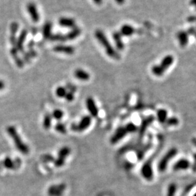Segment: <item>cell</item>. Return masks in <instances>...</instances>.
<instances>
[{"label": "cell", "mask_w": 196, "mask_h": 196, "mask_svg": "<svg viewBox=\"0 0 196 196\" xmlns=\"http://www.w3.org/2000/svg\"><path fill=\"white\" fill-rule=\"evenodd\" d=\"M67 89H66V87H58L56 90H55V94L58 97H64L66 93H67Z\"/></svg>", "instance_id": "cell-30"}, {"label": "cell", "mask_w": 196, "mask_h": 196, "mask_svg": "<svg viewBox=\"0 0 196 196\" xmlns=\"http://www.w3.org/2000/svg\"><path fill=\"white\" fill-rule=\"evenodd\" d=\"M63 116H64L63 112L59 109L55 110L52 114V116L53 117V118H54L55 119L58 120H61L63 117Z\"/></svg>", "instance_id": "cell-32"}, {"label": "cell", "mask_w": 196, "mask_h": 196, "mask_svg": "<svg viewBox=\"0 0 196 196\" xmlns=\"http://www.w3.org/2000/svg\"><path fill=\"white\" fill-rule=\"evenodd\" d=\"M91 122L92 119L90 116H85L78 124H72L71 126V130L76 132L84 131L90 126Z\"/></svg>", "instance_id": "cell-5"}, {"label": "cell", "mask_w": 196, "mask_h": 196, "mask_svg": "<svg viewBox=\"0 0 196 196\" xmlns=\"http://www.w3.org/2000/svg\"><path fill=\"white\" fill-rule=\"evenodd\" d=\"M66 186L64 184L54 185L48 189V194L51 196H61Z\"/></svg>", "instance_id": "cell-15"}, {"label": "cell", "mask_w": 196, "mask_h": 196, "mask_svg": "<svg viewBox=\"0 0 196 196\" xmlns=\"http://www.w3.org/2000/svg\"><path fill=\"white\" fill-rule=\"evenodd\" d=\"M189 34L187 32L181 31L178 33L177 38L179 42V44L181 47H184L187 45L189 43Z\"/></svg>", "instance_id": "cell-20"}, {"label": "cell", "mask_w": 196, "mask_h": 196, "mask_svg": "<svg viewBox=\"0 0 196 196\" xmlns=\"http://www.w3.org/2000/svg\"><path fill=\"white\" fill-rule=\"evenodd\" d=\"M190 162L186 159H182L176 162L173 167L174 171H183L189 168Z\"/></svg>", "instance_id": "cell-13"}, {"label": "cell", "mask_w": 196, "mask_h": 196, "mask_svg": "<svg viewBox=\"0 0 196 196\" xmlns=\"http://www.w3.org/2000/svg\"><path fill=\"white\" fill-rule=\"evenodd\" d=\"M20 160L19 159H18V160H17L16 161H14L12 159H10V157H6L4 160L3 162V165L7 169H16L17 168V165H21V162H19L17 163V162Z\"/></svg>", "instance_id": "cell-23"}, {"label": "cell", "mask_w": 196, "mask_h": 196, "mask_svg": "<svg viewBox=\"0 0 196 196\" xmlns=\"http://www.w3.org/2000/svg\"><path fill=\"white\" fill-rule=\"evenodd\" d=\"M192 4L194 5L195 6H196V0H192Z\"/></svg>", "instance_id": "cell-45"}, {"label": "cell", "mask_w": 196, "mask_h": 196, "mask_svg": "<svg viewBox=\"0 0 196 196\" xmlns=\"http://www.w3.org/2000/svg\"><path fill=\"white\" fill-rule=\"evenodd\" d=\"M66 89L69 90V91L68 92H71L73 93H75L76 91V87L72 84H68Z\"/></svg>", "instance_id": "cell-39"}, {"label": "cell", "mask_w": 196, "mask_h": 196, "mask_svg": "<svg viewBox=\"0 0 196 196\" xmlns=\"http://www.w3.org/2000/svg\"><path fill=\"white\" fill-rule=\"evenodd\" d=\"M52 115L51 114H46L44 117L43 125V127L46 130L50 129L52 124Z\"/></svg>", "instance_id": "cell-27"}, {"label": "cell", "mask_w": 196, "mask_h": 196, "mask_svg": "<svg viewBox=\"0 0 196 196\" xmlns=\"http://www.w3.org/2000/svg\"><path fill=\"white\" fill-rule=\"evenodd\" d=\"M81 33H82V30L79 27H77V26L75 27L74 28L71 29L66 35H64L66 41L75 40V39H76V38H78L80 35Z\"/></svg>", "instance_id": "cell-16"}, {"label": "cell", "mask_w": 196, "mask_h": 196, "mask_svg": "<svg viewBox=\"0 0 196 196\" xmlns=\"http://www.w3.org/2000/svg\"><path fill=\"white\" fill-rule=\"evenodd\" d=\"M59 24L65 28L73 29L76 27V21L74 18L70 17H63L59 19Z\"/></svg>", "instance_id": "cell-12"}, {"label": "cell", "mask_w": 196, "mask_h": 196, "mask_svg": "<svg viewBox=\"0 0 196 196\" xmlns=\"http://www.w3.org/2000/svg\"><path fill=\"white\" fill-rule=\"evenodd\" d=\"M151 71L152 74L155 76H161L165 73V71L162 69L159 64H155L151 68Z\"/></svg>", "instance_id": "cell-26"}, {"label": "cell", "mask_w": 196, "mask_h": 196, "mask_svg": "<svg viewBox=\"0 0 196 196\" xmlns=\"http://www.w3.org/2000/svg\"><path fill=\"white\" fill-rule=\"evenodd\" d=\"M53 51L57 53L64 54L66 55H73L75 52L74 47L67 45L59 44L54 47Z\"/></svg>", "instance_id": "cell-8"}, {"label": "cell", "mask_w": 196, "mask_h": 196, "mask_svg": "<svg viewBox=\"0 0 196 196\" xmlns=\"http://www.w3.org/2000/svg\"><path fill=\"white\" fill-rule=\"evenodd\" d=\"M27 10L28 14L31 17V20L33 22L37 23L40 21V14H39L37 6L35 3L30 2L27 5Z\"/></svg>", "instance_id": "cell-7"}, {"label": "cell", "mask_w": 196, "mask_h": 196, "mask_svg": "<svg viewBox=\"0 0 196 196\" xmlns=\"http://www.w3.org/2000/svg\"><path fill=\"white\" fill-rule=\"evenodd\" d=\"M114 1L116 2V4H118L119 5H122L124 4L125 0H114Z\"/></svg>", "instance_id": "cell-41"}, {"label": "cell", "mask_w": 196, "mask_h": 196, "mask_svg": "<svg viewBox=\"0 0 196 196\" xmlns=\"http://www.w3.org/2000/svg\"><path fill=\"white\" fill-rule=\"evenodd\" d=\"M188 21L190 22H196V16H192V17H190L188 18Z\"/></svg>", "instance_id": "cell-43"}, {"label": "cell", "mask_w": 196, "mask_h": 196, "mask_svg": "<svg viewBox=\"0 0 196 196\" xmlns=\"http://www.w3.org/2000/svg\"><path fill=\"white\" fill-rule=\"evenodd\" d=\"M125 127L127 133H128V134L135 133L137 131V129H138V127H137V126L134 124L131 123V122L125 125Z\"/></svg>", "instance_id": "cell-33"}, {"label": "cell", "mask_w": 196, "mask_h": 196, "mask_svg": "<svg viewBox=\"0 0 196 196\" xmlns=\"http://www.w3.org/2000/svg\"><path fill=\"white\" fill-rule=\"evenodd\" d=\"M112 36H113V40L115 42L116 48L118 49L119 51H123L125 46H124V43L122 35H120V33L119 32L115 31L113 33Z\"/></svg>", "instance_id": "cell-17"}, {"label": "cell", "mask_w": 196, "mask_h": 196, "mask_svg": "<svg viewBox=\"0 0 196 196\" xmlns=\"http://www.w3.org/2000/svg\"><path fill=\"white\" fill-rule=\"evenodd\" d=\"M177 152L178 150L176 148H172L166 152L158 164V169L160 172H164L165 171L168 163L177 154Z\"/></svg>", "instance_id": "cell-3"}, {"label": "cell", "mask_w": 196, "mask_h": 196, "mask_svg": "<svg viewBox=\"0 0 196 196\" xmlns=\"http://www.w3.org/2000/svg\"><path fill=\"white\" fill-rule=\"evenodd\" d=\"M120 35L124 36H131L135 33V29L129 24H124L120 29Z\"/></svg>", "instance_id": "cell-19"}, {"label": "cell", "mask_w": 196, "mask_h": 196, "mask_svg": "<svg viewBox=\"0 0 196 196\" xmlns=\"http://www.w3.org/2000/svg\"><path fill=\"white\" fill-rule=\"evenodd\" d=\"M157 118L158 121L161 124L165 122L168 119L167 110L165 109H159L157 112Z\"/></svg>", "instance_id": "cell-24"}, {"label": "cell", "mask_w": 196, "mask_h": 196, "mask_svg": "<svg viewBox=\"0 0 196 196\" xmlns=\"http://www.w3.org/2000/svg\"><path fill=\"white\" fill-rule=\"evenodd\" d=\"M141 173L143 177L147 181H151L153 178V172L152 163L149 161H146L141 168Z\"/></svg>", "instance_id": "cell-6"}, {"label": "cell", "mask_w": 196, "mask_h": 196, "mask_svg": "<svg viewBox=\"0 0 196 196\" xmlns=\"http://www.w3.org/2000/svg\"><path fill=\"white\" fill-rule=\"evenodd\" d=\"M71 152V149L68 146H64L58 153L57 159L54 161V164L57 168H60L64 164L66 159Z\"/></svg>", "instance_id": "cell-4"}, {"label": "cell", "mask_w": 196, "mask_h": 196, "mask_svg": "<svg viewBox=\"0 0 196 196\" xmlns=\"http://www.w3.org/2000/svg\"><path fill=\"white\" fill-rule=\"evenodd\" d=\"M194 157V158H195V161H196V154H195Z\"/></svg>", "instance_id": "cell-46"}, {"label": "cell", "mask_w": 196, "mask_h": 196, "mask_svg": "<svg viewBox=\"0 0 196 196\" xmlns=\"http://www.w3.org/2000/svg\"><path fill=\"white\" fill-rule=\"evenodd\" d=\"M10 55L13 57L17 66L18 67H22L24 66V61L18 55V50L16 47H12L10 49Z\"/></svg>", "instance_id": "cell-21"}, {"label": "cell", "mask_w": 196, "mask_h": 196, "mask_svg": "<svg viewBox=\"0 0 196 196\" xmlns=\"http://www.w3.org/2000/svg\"><path fill=\"white\" fill-rule=\"evenodd\" d=\"M5 83L2 80H0V91L3 89L4 88H5Z\"/></svg>", "instance_id": "cell-44"}, {"label": "cell", "mask_w": 196, "mask_h": 196, "mask_svg": "<svg viewBox=\"0 0 196 196\" xmlns=\"http://www.w3.org/2000/svg\"><path fill=\"white\" fill-rule=\"evenodd\" d=\"M194 196H196V193L194 194Z\"/></svg>", "instance_id": "cell-47"}, {"label": "cell", "mask_w": 196, "mask_h": 196, "mask_svg": "<svg viewBox=\"0 0 196 196\" xmlns=\"http://www.w3.org/2000/svg\"><path fill=\"white\" fill-rule=\"evenodd\" d=\"M42 159L43 161H44L45 162H51V161L54 160L53 157L50 155H43L42 157Z\"/></svg>", "instance_id": "cell-37"}, {"label": "cell", "mask_w": 196, "mask_h": 196, "mask_svg": "<svg viewBox=\"0 0 196 196\" xmlns=\"http://www.w3.org/2000/svg\"><path fill=\"white\" fill-rule=\"evenodd\" d=\"M127 134H128V133H127L125 126L119 127V128L116 130L114 134L111 138V140H110L111 143L115 144L116 143H118L122 138H124V137L127 135Z\"/></svg>", "instance_id": "cell-9"}, {"label": "cell", "mask_w": 196, "mask_h": 196, "mask_svg": "<svg viewBox=\"0 0 196 196\" xmlns=\"http://www.w3.org/2000/svg\"><path fill=\"white\" fill-rule=\"evenodd\" d=\"M6 131L8 135L12 138L14 143L17 150L24 155H27L29 152V149L28 146L24 143L21 138L20 135L17 133L15 127L12 125H10L7 127Z\"/></svg>", "instance_id": "cell-2"}, {"label": "cell", "mask_w": 196, "mask_h": 196, "mask_svg": "<svg viewBox=\"0 0 196 196\" xmlns=\"http://www.w3.org/2000/svg\"><path fill=\"white\" fill-rule=\"evenodd\" d=\"M174 60V57L172 55H167L163 57L160 63V64L159 65L164 71H165L173 64Z\"/></svg>", "instance_id": "cell-14"}, {"label": "cell", "mask_w": 196, "mask_h": 196, "mask_svg": "<svg viewBox=\"0 0 196 196\" xmlns=\"http://www.w3.org/2000/svg\"><path fill=\"white\" fill-rule=\"evenodd\" d=\"M74 76L81 81H87L90 78V74L82 69H76L74 71Z\"/></svg>", "instance_id": "cell-18"}, {"label": "cell", "mask_w": 196, "mask_h": 196, "mask_svg": "<svg viewBox=\"0 0 196 196\" xmlns=\"http://www.w3.org/2000/svg\"><path fill=\"white\" fill-rule=\"evenodd\" d=\"M188 34L194 36L196 37V29L195 28H190L188 31Z\"/></svg>", "instance_id": "cell-40"}, {"label": "cell", "mask_w": 196, "mask_h": 196, "mask_svg": "<svg viewBox=\"0 0 196 196\" xmlns=\"http://www.w3.org/2000/svg\"><path fill=\"white\" fill-rule=\"evenodd\" d=\"M195 185H196V180H195L194 182H193V183H192L191 184H190L189 185H188L187 187L185 188V190H184V194H187L189 192H190V190H191L194 187H195Z\"/></svg>", "instance_id": "cell-38"}, {"label": "cell", "mask_w": 196, "mask_h": 196, "mask_svg": "<svg viewBox=\"0 0 196 196\" xmlns=\"http://www.w3.org/2000/svg\"><path fill=\"white\" fill-rule=\"evenodd\" d=\"M103 0H93V2L96 5H101L103 3Z\"/></svg>", "instance_id": "cell-42"}, {"label": "cell", "mask_w": 196, "mask_h": 196, "mask_svg": "<svg viewBox=\"0 0 196 196\" xmlns=\"http://www.w3.org/2000/svg\"><path fill=\"white\" fill-rule=\"evenodd\" d=\"M153 120H154V118H153L152 116H149L143 121L142 124L141 125V128H140L141 134H143L145 133V131L146 130L147 127H148L153 122Z\"/></svg>", "instance_id": "cell-25"}, {"label": "cell", "mask_w": 196, "mask_h": 196, "mask_svg": "<svg viewBox=\"0 0 196 196\" xmlns=\"http://www.w3.org/2000/svg\"><path fill=\"white\" fill-rule=\"evenodd\" d=\"M52 24L50 21L46 22L42 29V35L45 39H50L52 36Z\"/></svg>", "instance_id": "cell-22"}, {"label": "cell", "mask_w": 196, "mask_h": 196, "mask_svg": "<svg viewBox=\"0 0 196 196\" xmlns=\"http://www.w3.org/2000/svg\"><path fill=\"white\" fill-rule=\"evenodd\" d=\"M50 40L54 42H64L66 41L65 36L64 35L60 34V33H57V34H52V36L50 38Z\"/></svg>", "instance_id": "cell-29"}, {"label": "cell", "mask_w": 196, "mask_h": 196, "mask_svg": "<svg viewBox=\"0 0 196 196\" xmlns=\"http://www.w3.org/2000/svg\"><path fill=\"white\" fill-rule=\"evenodd\" d=\"M86 106L87 108L91 115L94 117H96L98 115V108L96 106V104L92 97H88L86 100Z\"/></svg>", "instance_id": "cell-10"}, {"label": "cell", "mask_w": 196, "mask_h": 196, "mask_svg": "<svg viewBox=\"0 0 196 196\" xmlns=\"http://www.w3.org/2000/svg\"><path fill=\"white\" fill-rule=\"evenodd\" d=\"M74 97H75L74 93L71 92H67V93L64 97L66 100L67 101H69V102L73 101L74 100Z\"/></svg>", "instance_id": "cell-36"}, {"label": "cell", "mask_w": 196, "mask_h": 196, "mask_svg": "<svg viewBox=\"0 0 196 196\" xmlns=\"http://www.w3.org/2000/svg\"><path fill=\"white\" fill-rule=\"evenodd\" d=\"M19 26L17 22H13L10 24V36H16Z\"/></svg>", "instance_id": "cell-34"}, {"label": "cell", "mask_w": 196, "mask_h": 196, "mask_svg": "<svg viewBox=\"0 0 196 196\" xmlns=\"http://www.w3.org/2000/svg\"><path fill=\"white\" fill-rule=\"evenodd\" d=\"M177 190V185L174 183H171L169 185L167 189V194L166 196H174Z\"/></svg>", "instance_id": "cell-28"}, {"label": "cell", "mask_w": 196, "mask_h": 196, "mask_svg": "<svg viewBox=\"0 0 196 196\" xmlns=\"http://www.w3.org/2000/svg\"><path fill=\"white\" fill-rule=\"evenodd\" d=\"M94 36L96 38V40L99 42V43L101 44L102 47H103L104 51L108 55L115 60L120 59V55L112 45L109 40L108 39L106 35L101 29H96L94 33Z\"/></svg>", "instance_id": "cell-1"}, {"label": "cell", "mask_w": 196, "mask_h": 196, "mask_svg": "<svg viewBox=\"0 0 196 196\" xmlns=\"http://www.w3.org/2000/svg\"><path fill=\"white\" fill-rule=\"evenodd\" d=\"M27 35V31L26 29H22L20 35L17 39L16 48L18 51L21 52V53L24 52V44L26 39V36Z\"/></svg>", "instance_id": "cell-11"}, {"label": "cell", "mask_w": 196, "mask_h": 196, "mask_svg": "<svg viewBox=\"0 0 196 196\" xmlns=\"http://www.w3.org/2000/svg\"><path fill=\"white\" fill-rule=\"evenodd\" d=\"M166 124H167L169 126H174L177 125L179 124V120L176 118V117H170V118L168 119L167 120L165 121Z\"/></svg>", "instance_id": "cell-35"}, {"label": "cell", "mask_w": 196, "mask_h": 196, "mask_svg": "<svg viewBox=\"0 0 196 196\" xmlns=\"http://www.w3.org/2000/svg\"><path fill=\"white\" fill-rule=\"evenodd\" d=\"M55 130L61 134H66L67 132L65 125L61 122H58L55 126Z\"/></svg>", "instance_id": "cell-31"}]
</instances>
